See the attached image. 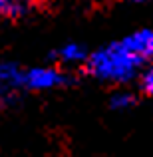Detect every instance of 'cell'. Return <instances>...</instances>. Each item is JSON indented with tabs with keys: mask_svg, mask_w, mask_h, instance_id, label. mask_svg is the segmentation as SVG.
<instances>
[{
	"mask_svg": "<svg viewBox=\"0 0 153 157\" xmlns=\"http://www.w3.org/2000/svg\"><path fill=\"white\" fill-rule=\"evenodd\" d=\"M125 40L129 42V46L133 48L135 52H139L143 58H153V28L149 30H137L133 34L125 36Z\"/></svg>",
	"mask_w": 153,
	"mask_h": 157,
	"instance_id": "obj_5",
	"label": "cell"
},
{
	"mask_svg": "<svg viewBox=\"0 0 153 157\" xmlns=\"http://www.w3.org/2000/svg\"><path fill=\"white\" fill-rule=\"evenodd\" d=\"M143 62L145 58L121 38L90 52L84 68L94 80L103 84H127L139 76Z\"/></svg>",
	"mask_w": 153,
	"mask_h": 157,
	"instance_id": "obj_1",
	"label": "cell"
},
{
	"mask_svg": "<svg viewBox=\"0 0 153 157\" xmlns=\"http://www.w3.org/2000/svg\"><path fill=\"white\" fill-rule=\"evenodd\" d=\"M135 2H151V0H135Z\"/></svg>",
	"mask_w": 153,
	"mask_h": 157,
	"instance_id": "obj_9",
	"label": "cell"
},
{
	"mask_svg": "<svg viewBox=\"0 0 153 157\" xmlns=\"http://www.w3.org/2000/svg\"><path fill=\"white\" fill-rule=\"evenodd\" d=\"M133 104H135V96H133L131 92H125V90H119V92H115L113 96H111V100H109V105L113 107V109H117V111L129 109Z\"/></svg>",
	"mask_w": 153,
	"mask_h": 157,
	"instance_id": "obj_6",
	"label": "cell"
},
{
	"mask_svg": "<svg viewBox=\"0 0 153 157\" xmlns=\"http://www.w3.org/2000/svg\"><path fill=\"white\" fill-rule=\"evenodd\" d=\"M100 2H109V0H100Z\"/></svg>",
	"mask_w": 153,
	"mask_h": 157,
	"instance_id": "obj_10",
	"label": "cell"
},
{
	"mask_svg": "<svg viewBox=\"0 0 153 157\" xmlns=\"http://www.w3.org/2000/svg\"><path fill=\"white\" fill-rule=\"evenodd\" d=\"M34 8V0H0V22L16 20L30 14Z\"/></svg>",
	"mask_w": 153,
	"mask_h": 157,
	"instance_id": "obj_4",
	"label": "cell"
},
{
	"mask_svg": "<svg viewBox=\"0 0 153 157\" xmlns=\"http://www.w3.org/2000/svg\"><path fill=\"white\" fill-rule=\"evenodd\" d=\"M139 86H141V92L143 94H147L149 98H153V66H149L147 70H143V72H141Z\"/></svg>",
	"mask_w": 153,
	"mask_h": 157,
	"instance_id": "obj_7",
	"label": "cell"
},
{
	"mask_svg": "<svg viewBox=\"0 0 153 157\" xmlns=\"http://www.w3.org/2000/svg\"><path fill=\"white\" fill-rule=\"evenodd\" d=\"M4 100H6V96H4V94H2V92H0V105H2V104H4Z\"/></svg>",
	"mask_w": 153,
	"mask_h": 157,
	"instance_id": "obj_8",
	"label": "cell"
},
{
	"mask_svg": "<svg viewBox=\"0 0 153 157\" xmlns=\"http://www.w3.org/2000/svg\"><path fill=\"white\" fill-rule=\"evenodd\" d=\"M70 82L68 74L62 66L48 64V66H22L20 76V90L24 92H52L60 90Z\"/></svg>",
	"mask_w": 153,
	"mask_h": 157,
	"instance_id": "obj_2",
	"label": "cell"
},
{
	"mask_svg": "<svg viewBox=\"0 0 153 157\" xmlns=\"http://www.w3.org/2000/svg\"><path fill=\"white\" fill-rule=\"evenodd\" d=\"M90 56V50L80 42H66L54 52L58 66H84Z\"/></svg>",
	"mask_w": 153,
	"mask_h": 157,
	"instance_id": "obj_3",
	"label": "cell"
}]
</instances>
